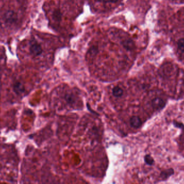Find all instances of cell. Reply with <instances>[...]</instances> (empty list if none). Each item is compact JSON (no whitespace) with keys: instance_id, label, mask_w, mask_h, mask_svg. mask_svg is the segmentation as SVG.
<instances>
[{"instance_id":"cell-4","label":"cell","mask_w":184,"mask_h":184,"mask_svg":"<svg viewBox=\"0 0 184 184\" xmlns=\"http://www.w3.org/2000/svg\"><path fill=\"white\" fill-rule=\"evenodd\" d=\"M130 124L133 128H139L142 124V122L139 117L134 116L131 117L130 120Z\"/></svg>"},{"instance_id":"cell-9","label":"cell","mask_w":184,"mask_h":184,"mask_svg":"<svg viewBox=\"0 0 184 184\" xmlns=\"http://www.w3.org/2000/svg\"><path fill=\"white\" fill-rule=\"evenodd\" d=\"M75 96L74 95L73 93H67L66 94L65 98L67 102L69 104V105H72L75 102Z\"/></svg>"},{"instance_id":"cell-7","label":"cell","mask_w":184,"mask_h":184,"mask_svg":"<svg viewBox=\"0 0 184 184\" xmlns=\"http://www.w3.org/2000/svg\"><path fill=\"white\" fill-rule=\"evenodd\" d=\"M112 92V94L115 97H122L124 93V91L123 89H122V87H121L120 86L116 85L111 90Z\"/></svg>"},{"instance_id":"cell-5","label":"cell","mask_w":184,"mask_h":184,"mask_svg":"<svg viewBox=\"0 0 184 184\" xmlns=\"http://www.w3.org/2000/svg\"><path fill=\"white\" fill-rule=\"evenodd\" d=\"M174 173H175L174 170L172 168H170L161 171L160 175V177L161 178V180H166L168 179Z\"/></svg>"},{"instance_id":"cell-3","label":"cell","mask_w":184,"mask_h":184,"mask_svg":"<svg viewBox=\"0 0 184 184\" xmlns=\"http://www.w3.org/2000/svg\"><path fill=\"white\" fill-rule=\"evenodd\" d=\"M4 19L7 23L11 24L17 21V15L13 10H8L4 15Z\"/></svg>"},{"instance_id":"cell-1","label":"cell","mask_w":184,"mask_h":184,"mask_svg":"<svg viewBox=\"0 0 184 184\" xmlns=\"http://www.w3.org/2000/svg\"><path fill=\"white\" fill-rule=\"evenodd\" d=\"M29 50L31 54L34 56H40L43 53V49L41 45L35 40H32L30 42Z\"/></svg>"},{"instance_id":"cell-15","label":"cell","mask_w":184,"mask_h":184,"mask_svg":"<svg viewBox=\"0 0 184 184\" xmlns=\"http://www.w3.org/2000/svg\"><path fill=\"white\" fill-rule=\"evenodd\" d=\"M100 2L103 3H115L118 0H97Z\"/></svg>"},{"instance_id":"cell-10","label":"cell","mask_w":184,"mask_h":184,"mask_svg":"<svg viewBox=\"0 0 184 184\" xmlns=\"http://www.w3.org/2000/svg\"><path fill=\"white\" fill-rule=\"evenodd\" d=\"M61 13L59 9L55 10L53 13V19L56 22L59 23L61 20Z\"/></svg>"},{"instance_id":"cell-11","label":"cell","mask_w":184,"mask_h":184,"mask_svg":"<svg viewBox=\"0 0 184 184\" xmlns=\"http://www.w3.org/2000/svg\"><path fill=\"white\" fill-rule=\"evenodd\" d=\"M98 52H99V47L97 46H93L88 50V55L91 57H93L97 55Z\"/></svg>"},{"instance_id":"cell-6","label":"cell","mask_w":184,"mask_h":184,"mask_svg":"<svg viewBox=\"0 0 184 184\" xmlns=\"http://www.w3.org/2000/svg\"><path fill=\"white\" fill-rule=\"evenodd\" d=\"M13 90L17 95H21L24 92L25 89L23 84L19 82L15 83L13 85Z\"/></svg>"},{"instance_id":"cell-12","label":"cell","mask_w":184,"mask_h":184,"mask_svg":"<svg viewBox=\"0 0 184 184\" xmlns=\"http://www.w3.org/2000/svg\"><path fill=\"white\" fill-rule=\"evenodd\" d=\"M144 161L148 165L151 166L154 164L155 160L151 156L150 154H147L144 156Z\"/></svg>"},{"instance_id":"cell-16","label":"cell","mask_w":184,"mask_h":184,"mask_svg":"<svg viewBox=\"0 0 184 184\" xmlns=\"http://www.w3.org/2000/svg\"></svg>"},{"instance_id":"cell-2","label":"cell","mask_w":184,"mask_h":184,"mask_svg":"<svg viewBox=\"0 0 184 184\" xmlns=\"http://www.w3.org/2000/svg\"><path fill=\"white\" fill-rule=\"evenodd\" d=\"M166 105V102L161 97H156L151 101L152 107L156 110L163 109Z\"/></svg>"},{"instance_id":"cell-14","label":"cell","mask_w":184,"mask_h":184,"mask_svg":"<svg viewBox=\"0 0 184 184\" xmlns=\"http://www.w3.org/2000/svg\"><path fill=\"white\" fill-rule=\"evenodd\" d=\"M173 124L174 125L175 128H179V129H183L184 128V125L180 122H178L177 121H173Z\"/></svg>"},{"instance_id":"cell-13","label":"cell","mask_w":184,"mask_h":184,"mask_svg":"<svg viewBox=\"0 0 184 184\" xmlns=\"http://www.w3.org/2000/svg\"><path fill=\"white\" fill-rule=\"evenodd\" d=\"M177 46L179 50L184 52V38H180L177 42Z\"/></svg>"},{"instance_id":"cell-8","label":"cell","mask_w":184,"mask_h":184,"mask_svg":"<svg viewBox=\"0 0 184 184\" xmlns=\"http://www.w3.org/2000/svg\"><path fill=\"white\" fill-rule=\"evenodd\" d=\"M122 45L128 50H133L135 48V44L133 41L130 40H125L122 42Z\"/></svg>"}]
</instances>
